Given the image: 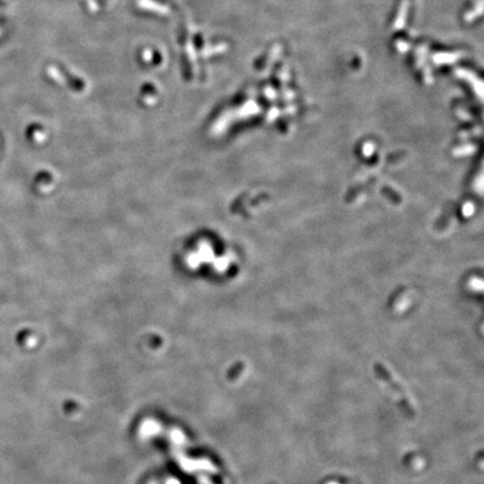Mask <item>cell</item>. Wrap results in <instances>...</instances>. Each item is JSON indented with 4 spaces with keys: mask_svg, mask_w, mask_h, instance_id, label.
I'll use <instances>...</instances> for the list:
<instances>
[{
    "mask_svg": "<svg viewBox=\"0 0 484 484\" xmlns=\"http://www.w3.org/2000/svg\"><path fill=\"white\" fill-rule=\"evenodd\" d=\"M166 484H181V482L179 480H176V478H169V480H167V482H166Z\"/></svg>",
    "mask_w": 484,
    "mask_h": 484,
    "instance_id": "5",
    "label": "cell"
},
{
    "mask_svg": "<svg viewBox=\"0 0 484 484\" xmlns=\"http://www.w3.org/2000/svg\"><path fill=\"white\" fill-rule=\"evenodd\" d=\"M199 482H200V484H213L210 481V478L207 477L206 475H200L199 476Z\"/></svg>",
    "mask_w": 484,
    "mask_h": 484,
    "instance_id": "4",
    "label": "cell"
},
{
    "mask_svg": "<svg viewBox=\"0 0 484 484\" xmlns=\"http://www.w3.org/2000/svg\"><path fill=\"white\" fill-rule=\"evenodd\" d=\"M163 431V425L155 419H146L139 426V434L143 438H150V437L161 434Z\"/></svg>",
    "mask_w": 484,
    "mask_h": 484,
    "instance_id": "2",
    "label": "cell"
},
{
    "mask_svg": "<svg viewBox=\"0 0 484 484\" xmlns=\"http://www.w3.org/2000/svg\"><path fill=\"white\" fill-rule=\"evenodd\" d=\"M174 456L180 467L185 472L192 473L197 471H205L207 473H212V474L217 472L216 466L207 459H191V457L184 455L180 451H174Z\"/></svg>",
    "mask_w": 484,
    "mask_h": 484,
    "instance_id": "1",
    "label": "cell"
},
{
    "mask_svg": "<svg viewBox=\"0 0 484 484\" xmlns=\"http://www.w3.org/2000/svg\"><path fill=\"white\" fill-rule=\"evenodd\" d=\"M167 435H168L169 441L171 442V443H174L175 445L182 446V445L186 444V436H185V434L183 433V431H182V430L179 429V428H170V429H168V430H167Z\"/></svg>",
    "mask_w": 484,
    "mask_h": 484,
    "instance_id": "3",
    "label": "cell"
}]
</instances>
